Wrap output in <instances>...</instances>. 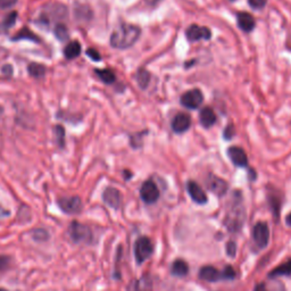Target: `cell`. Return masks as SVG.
I'll list each match as a JSON object with an SVG mask.
<instances>
[{
    "label": "cell",
    "mask_w": 291,
    "mask_h": 291,
    "mask_svg": "<svg viewBox=\"0 0 291 291\" xmlns=\"http://www.w3.org/2000/svg\"><path fill=\"white\" fill-rule=\"evenodd\" d=\"M186 36L189 41H199V40H210L212 38V32L206 26L190 25L186 31Z\"/></svg>",
    "instance_id": "30bf717a"
},
{
    "label": "cell",
    "mask_w": 291,
    "mask_h": 291,
    "mask_svg": "<svg viewBox=\"0 0 291 291\" xmlns=\"http://www.w3.org/2000/svg\"><path fill=\"white\" fill-rule=\"evenodd\" d=\"M237 22H238V26L244 32H252L254 29H255V25H256L255 18H254L252 14L246 13V12L238 13Z\"/></svg>",
    "instance_id": "2e32d148"
},
{
    "label": "cell",
    "mask_w": 291,
    "mask_h": 291,
    "mask_svg": "<svg viewBox=\"0 0 291 291\" xmlns=\"http://www.w3.org/2000/svg\"><path fill=\"white\" fill-rule=\"evenodd\" d=\"M54 132H55V136H56L57 144L61 147H63L64 146V140H65V131H64L63 127H61V126L55 127Z\"/></svg>",
    "instance_id": "f1b7e54d"
},
{
    "label": "cell",
    "mask_w": 291,
    "mask_h": 291,
    "mask_svg": "<svg viewBox=\"0 0 291 291\" xmlns=\"http://www.w3.org/2000/svg\"><path fill=\"white\" fill-rule=\"evenodd\" d=\"M9 265V257L0 255V271L6 270Z\"/></svg>",
    "instance_id": "d590c367"
},
{
    "label": "cell",
    "mask_w": 291,
    "mask_h": 291,
    "mask_svg": "<svg viewBox=\"0 0 291 291\" xmlns=\"http://www.w3.org/2000/svg\"><path fill=\"white\" fill-rule=\"evenodd\" d=\"M289 275H291V260L283 263V264H281L278 267H275V269L269 274L271 279L279 278V276H289Z\"/></svg>",
    "instance_id": "d6986e66"
},
{
    "label": "cell",
    "mask_w": 291,
    "mask_h": 291,
    "mask_svg": "<svg viewBox=\"0 0 291 291\" xmlns=\"http://www.w3.org/2000/svg\"><path fill=\"white\" fill-rule=\"evenodd\" d=\"M269 204L273 213L275 220H279L280 218V211H281V199L276 195H270L269 197Z\"/></svg>",
    "instance_id": "d4e9b609"
},
{
    "label": "cell",
    "mask_w": 291,
    "mask_h": 291,
    "mask_svg": "<svg viewBox=\"0 0 291 291\" xmlns=\"http://www.w3.org/2000/svg\"><path fill=\"white\" fill-rule=\"evenodd\" d=\"M235 271L232 266H225V269L221 273V279L224 280H234L235 279Z\"/></svg>",
    "instance_id": "f546056e"
},
{
    "label": "cell",
    "mask_w": 291,
    "mask_h": 291,
    "mask_svg": "<svg viewBox=\"0 0 291 291\" xmlns=\"http://www.w3.org/2000/svg\"><path fill=\"white\" fill-rule=\"evenodd\" d=\"M68 234L71 239L76 243H85L90 242L92 233L91 230L87 225L78 223L76 221H73L68 228Z\"/></svg>",
    "instance_id": "277c9868"
},
{
    "label": "cell",
    "mask_w": 291,
    "mask_h": 291,
    "mask_svg": "<svg viewBox=\"0 0 291 291\" xmlns=\"http://www.w3.org/2000/svg\"><path fill=\"white\" fill-rule=\"evenodd\" d=\"M191 126V118L188 114L180 113L173 118L172 129L175 133H184Z\"/></svg>",
    "instance_id": "9a60e30c"
},
{
    "label": "cell",
    "mask_w": 291,
    "mask_h": 291,
    "mask_svg": "<svg viewBox=\"0 0 291 291\" xmlns=\"http://www.w3.org/2000/svg\"><path fill=\"white\" fill-rule=\"evenodd\" d=\"M267 0H248V3L254 9H262L266 5Z\"/></svg>",
    "instance_id": "e575fe53"
},
{
    "label": "cell",
    "mask_w": 291,
    "mask_h": 291,
    "mask_svg": "<svg viewBox=\"0 0 291 291\" xmlns=\"http://www.w3.org/2000/svg\"><path fill=\"white\" fill-rule=\"evenodd\" d=\"M154 252V246L149 238L140 237L135 243V257L138 264H142L151 256Z\"/></svg>",
    "instance_id": "5b68a950"
},
{
    "label": "cell",
    "mask_w": 291,
    "mask_h": 291,
    "mask_svg": "<svg viewBox=\"0 0 291 291\" xmlns=\"http://www.w3.org/2000/svg\"><path fill=\"white\" fill-rule=\"evenodd\" d=\"M103 200L107 206L113 210H118L122 204V196L116 188L108 187L103 192Z\"/></svg>",
    "instance_id": "8fae6325"
},
{
    "label": "cell",
    "mask_w": 291,
    "mask_h": 291,
    "mask_svg": "<svg viewBox=\"0 0 291 291\" xmlns=\"http://www.w3.org/2000/svg\"><path fill=\"white\" fill-rule=\"evenodd\" d=\"M199 121L204 128L213 127L216 122V115L214 113V110L211 107L202 108L199 114Z\"/></svg>",
    "instance_id": "ac0fdd59"
},
{
    "label": "cell",
    "mask_w": 291,
    "mask_h": 291,
    "mask_svg": "<svg viewBox=\"0 0 291 291\" xmlns=\"http://www.w3.org/2000/svg\"><path fill=\"white\" fill-rule=\"evenodd\" d=\"M254 291H267L266 289V285L264 283H260V284H257L255 289H254Z\"/></svg>",
    "instance_id": "f35d334b"
},
{
    "label": "cell",
    "mask_w": 291,
    "mask_h": 291,
    "mask_svg": "<svg viewBox=\"0 0 291 291\" xmlns=\"http://www.w3.org/2000/svg\"><path fill=\"white\" fill-rule=\"evenodd\" d=\"M27 71L31 76L35 78H43L46 74V67L38 63H32L27 67Z\"/></svg>",
    "instance_id": "603a6c76"
},
{
    "label": "cell",
    "mask_w": 291,
    "mask_h": 291,
    "mask_svg": "<svg viewBox=\"0 0 291 291\" xmlns=\"http://www.w3.org/2000/svg\"><path fill=\"white\" fill-rule=\"evenodd\" d=\"M187 190H188L189 196L191 197V199L195 201L196 204L204 205L207 202L206 193L198 183L193 182V181H189L187 183Z\"/></svg>",
    "instance_id": "7c38bea8"
},
{
    "label": "cell",
    "mask_w": 291,
    "mask_h": 291,
    "mask_svg": "<svg viewBox=\"0 0 291 291\" xmlns=\"http://www.w3.org/2000/svg\"><path fill=\"white\" fill-rule=\"evenodd\" d=\"M151 290V283L150 281H144V279L140 280L139 282H137L135 285V289L133 291H150Z\"/></svg>",
    "instance_id": "4dcf8cb0"
},
{
    "label": "cell",
    "mask_w": 291,
    "mask_h": 291,
    "mask_svg": "<svg viewBox=\"0 0 291 291\" xmlns=\"http://www.w3.org/2000/svg\"><path fill=\"white\" fill-rule=\"evenodd\" d=\"M87 56L88 57H90L92 61H95V62H99L101 61V56H100V54L97 52L96 49L94 48H89L87 50Z\"/></svg>",
    "instance_id": "1f68e13d"
},
{
    "label": "cell",
    "mask_w": 291,
    "mask_h": 291,
    "mask_svg": "<svg viewBox=\"0 0 291 291\" xmlns=\"http://www.w3.org/2000/svg\"><path fill=\"white\" fill-rule=\"evenodd\" d=\"M207 186H209V189L212 192H214L215 195L218 196L225 195L229 188L226 181L219 177H215V175H211L209 178V180H207Z\"/></svg>",
    "instance_id": "5bb4252c"
},
{
    "label": "cell",
    "mask_w": 291,
    "mask_h": 291,
    "mask_svg": "<svg viewBox=\"0 0 291 291\" xmlns=\"http://www.w3.org/2000/svg\"><path fill=\"white\" fill-rule=\"evenodd\" d=\"M285 224L288 226H291V213L287 215V218H285Z\"/></svg>",
    "instance_id": "60d3db41"
},
{
    "label": "cell",
    "mask_w": 291,
    "mask_h": 291,
    "mask_svg": "<svg viewBox=\"0 0 291 291\" xmlns=\"http://www.w3.org/2000/svg\"><path fill=\"white\" fill-rule=\"evenodd\" d=\"M58 206L66 214H78L82 211V200L80 197L71 196L58 199Z\"/></svg>",
    "instance_id": "52a82bcc"
},
{
    "label": "cell",
    "mask_w": 291,
    "mask_h": 291,
    "mask_svg": "<svg viewBox=\"0 0 291 291\" xmlns=\"http://www.w3.org/2000/svg\"><path fill=\"white\" fill-rule=\"evenodd\" d=\"M171 272L174 276H186L189 272V266L183 260H177L172 264Z\"/></svg>",
    "instance_id": "ffe728a7"
},
{
    "label": "cell",
    "mask_w": 291,
    "mask_h": 291,
    "mask_svg": "<svg viewBox=\"0 0 291 291\" xmlns=\"http://www.w3.org/2000/svg\"><path fill=\"white\" fill-rule=\"evenodd\" d=\"M97 75L99 76V78L103 82L107 83V85H112L113 82H115V74L112 70H109V68H105V70H96L95 71Z\"/></svg>",
    "instance_id": "cb8c5ba5"
},
{
    "label": "cell",
    "mask_w": 291,
    "mask_h": 291,
    "mask_svg": "<svg viewBox=\"0 0 291 291\" xmlns=\"http://www.w3.org/2000/svg\"><path fill=\"white\" fill-rule=\"evenodd\" d=\"M9 214V212L6 211L5 209H3V207H0V218H4V216H8Z\"/></svg>",
    "instance_id": "ab89813d"
},
{
    "label": "cell",
    "mask_w": 291,
    "mask_h": 291,
    "mask_svg": "<svg viewBox=\"0 0 291 291\" xmlns=\"http://www.w3.org/2000/svg\"><path fill=\"white\" fill-rule=\"evenodd\" d=\"M67 16V8L62 4L48 5L45 7L44 13L41 14L40 21L45 24H50V21H59Z\"/></svg>",
    "instance_id": "3957f363"
},
{
    "label": "cell",
    "mask_w": 291,
    "mask_h": 291,
    "mask_svg": "<svg viewBox=\"0 0 291 291\" xmlns=\"http://www.w3.org/2000/svg\"><path fill=\"white\" fill-rule=\"evenodd\" d=\"M204 100V96L199 89H192L187 91L181 97V104L189 109H196L199 107Z\"/></svg>",
    "instance_id": "9c48e42d"
},
{
    "label": "cell",
    "mask_w": 291,
    "mask_h": 291,
    "mask_svg": "<svg viewBox=\"0 0 291 291\" xmlns=\"http://www.w3.org/2000/svg\"><path fill=\"white\" fill-rule=\"evenodd\" d=\"M0 291H8V290H6V289H0Z\"/></svg>",
    "instance_id": "b9f144b4"
},
{
    "label": "cell",
    "mask_w": 291,
    "mask_h": 291,
    "mask_svg": "<svg viewBox=\"0 0 291 291\" xmlns=\"http://www.w3.org/2000/svg\"><path fill=\"white\" fill-rule=\"evenodd\" d=\"M235 253H237V246H235L234 241H229L226 244V254H228L229 257H234Z\"/></svg>",
    "instance_id": "d6a6232c"
},
{
    "label": "cell",
    "mask_w": 291,
    "mask_h": 291,
    "mask_svg": "<svg viewBox=\"0 0 291 291\" xmlns=\"http://www.w3.org/2000/svg\"><path fill=\"white\" fill-rule=\"evenodd\" d=\"M3 72L6 74V75H9V74L13 73V67L11 65H5L3 67Z\"/></svg>",
    "instance_id": "74e56055"
},
{
    "label": "cell",
    "mask_w": 291,
    "mask_h": 291,
    "mask_svg": "<svg viewBox=\"0 0 291 291\" xmlns=\"http://www.w3.org/2000/svg\"><path fill=\"white\" fill-rule=\"evenodd\" d=\"M150 81V74L148 73L145 68H140L139 71L137 73V82L141 89H146L149 85Z\"/></svg>",
    "instance_id": "484cf974"
},
{
    "label": "cell",
    "mask_w": 291,
    "mask_h": 291,
    "mask_svg": "<svg viewBox=\"0 0 291 291\" xmlns=\"http://www.w3.org/2000/svg\"><path fill=\"white\" fill-rule=\"evenodd\" d=\"M141 34V30L137 25L122 24L110 35V45L116 49H128L137 43Z\"/></svg>",
    "instance_id": "6da1fadb"
},
{
    "label": "cell",
    "mask_w": 291,
    "mask_h": 291,
    "mask_svg": "<svg viewBox=\"0 0 291 291\" xmlns=\"http://www.w3.org/2000/svg\"><path fill=\"white\" fill-rule=\"evenodd\" d=\"M253 240L260 249L267 247L270 241V229L265 222H258L253 229Z\"/></svg>",
    "instance_id": "8992f818"
},
{
    "label": "cell",
    "mask_w": 291,
    "mask_h": 291,
    "mask_svg": "<svg viewBox=\"0 0 291 291\" xmlns=\"http://www.w3.org/2000/svg\"><path fill=\"white\" fill-rule=\"evenodd\" d=\"M199 278L207 282H216L221 279V273L213 266H204L199 271Z\"/></svg>",
    "instance_id": "e0dca14e"
},
{
    "label": "cell",
    "mask_w": 291,
    "mask_h": 291,
    "mask_svg": "<svg viewBox=\"0 0 291 291\" xmlns=\"http://www.w3.org/2000/svg\"><path fill=\"white\" fill-rule=\"evenodd\" d=\"M81 45L77 43V41H72V43L68 44L65 49H64V55L67 59H74L80 56L81 54Z\"/></svg>",
    "instance_id": "44dd1931"
},
{
    "label": "cell",
    "mask_w": 291,
    "mask_h": 291,
    "mask_svg": "<svg viewBox=\"0 0 291 291\" xmlns=\"http://www.w3.org/2000/svg\"><path fill=\"white\" fill-rule=\"evenodd\" d=\"M55 35H56V38L58 40L66 41L68 39V36H70L66 25L63 24V23H57L56 26H55Z\"/></svg>",
    "instance_id": "83f0119b"
},
{
    "label": "cell",
    "mask_w": 291,
    "mask_h": 291,
    "mask_svg": "<svg viewBox=\"0 0 291 291\" xmlns=\"http://www.w3.org/2000/svg\"><path fill=\"white\" fill-rule=\"evenodd\" d=\"M32 40L34 41V43H40V39L38 35H35L33 32H32L30 29H22L18 33L14 36L13 40L14 41H18V40Z\"/></svg>",
    "instance_id": "7402d4cb"
},
{
    "label": "cell",
    "mask_w": 291,
    "mask_h": 291,
    "mask_svg": "<svg viewBox=\"0 0 291 291\" xmlns=\"http://www.w3.org/2000/svg\"><path fill=\"white\" fill-rule=\"evenodd\" d=\"M228 156L231 161L239 168H246L248 165L247 154L242 148L240 147H230L228 149Z\"/></svg>",
    "instance_id": "4fadbf2b"
},
{
    "label": "cell",
    "mask_w": 291,
    "mask_h": 291,
    "mask_svg": "<svg viewBox=\"0 0 291 291\" xmlns=\"http://www.w3.org/2000/svg\"><path fill=\"white\" fill-rule=\"evenodd\" d=\"M223 137L226 140L232 139V138L234 137V127L232 126V124H230V126L225 128V130L223 132Z\"/></svg>",
    "instance_id": "836d02e7"
},
{
    "label": "cell",
    "mask_w": 291,
    "mask_h": 291,
    "mask_svg": "<svg viewBox=\"0 0 291 291\" xmlns=\"http://www.w3.org/2000/svg\"><path fill=\"white\" fill-rule=\"evenodd\" d=\"M244 218H246V214H244L242 199L239 195L238 199L233 201L232 206H231L230 210L228 211L224 224L226 225V228H228L230 232H238V231H240L242 228Z\"/></svg>",
    "instance_id": "7a4b0ae2"
},
{
    "label": "cell",
    "mask_w": 291,
    "mask_h": 291,
    "mask_svg": "<svg viewBox=\"0 0 291 291\" xmlns=\"http://www.w3.org/2000/svg\"><path fill=\"white\" fill-rule=\"evenodd\" d=\"M159 190L158 187L156 186L155 182L151 180H148L141 186L140 189V197L146 204H155V202L159 199Z\"/></svg>",
    "instance_id": "ba28073f"
},
{
    "label": "cell",
    "mask_w": 291,
    "mask_h": 291,
    "mask_svg": "<svg viewBox=\"0 0 291 291\" xmlns=\"http://www.w3.org/2000/svg\"><path fill=\"white\" fill-rule=\"evenodd\" d=\"M16 3L17 0H0V8H9Z\"/></svg>",
    "instance_id": "8d00e7d4"
},
{
    "label": "cell",
    "mask_w": 291,
    "mask_h": 291,
    "mask_svg": "<svg viewBox=\"0 0 291 291\" xmlns=\"http://www.w3.org/2000/svg\"><path fill=\"white\" fill-rule=\"evenodd\" d=\"M17 20V13L16 12H12L11 14L4 18L3 22L0 23V29L4 31H7L15 25V22Z\"/></svg>",
    "instance_id": "4316f807"
}]
</instances>
